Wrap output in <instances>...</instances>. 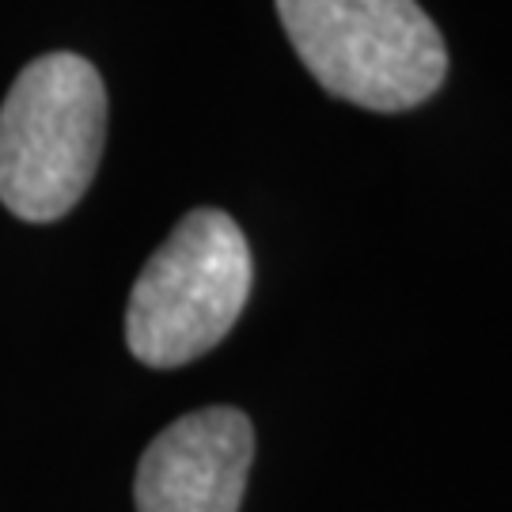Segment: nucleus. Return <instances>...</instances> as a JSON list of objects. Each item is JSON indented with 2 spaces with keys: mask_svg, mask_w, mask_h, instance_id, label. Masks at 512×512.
<instances>
[{
  "mask_svg": "<svg viewBox=\"0 0 512 512\" xmlns=\"http://www.w3.org/2000/svg\"><path fill=\"white\" fill-rule=\"evenodd\" d=\"M107 141V88L88 57H35L0 103V202L31 224L73 209Z\"/></svg>",
  "mask_w": 512,
  "mask_h": 512,
  "instance_id": "obj_1",
  "label": "nucleus"
},
{
  "mask_svg": "<svg viewBox=\"0 0 512 512\" xmlns=\"http://www.w3.org/2000/svg\"><path fill=\"white\" fill-rule=\"evenodd\" d=\"M277 16L319 88L353 107L414 110L448 76L444 35L418 0H277Z\"/></svg>",
  "mask_w": 512,
  "mask_h": 512,
  "instance_id": "obj_2",
  "label": "nucleus"
},
{
  "mask_svg": "<svg viewBox=\"0 0 512 512\" xmlns=\"http://www.w3.org/2000/svg\"><path fill=\"white\" fill-rule=\"evenodd\" d=\"M251 277V247L236 220L220 209L186 213L129 293V353L152 368L198 361L236 327Z\"/></svg>",
  "mask_w": 512,
  "mask_h": 512,
  "instance_id": "obj_3",
  "label": "nucleus"
},
{
  "mask_svg": "<svg viewBox=\"0 0 512 512\" xmlns=\"http://www.w3.org/2000/svg\"><path fill=\"white\" fill-rule=\"evenodd\" d=\"M255 459V429L232 406L171 421L137 467V512H239Z\"/></svg>",
  "mask_w": 512,
  "mask_h": 512,
  "instance_id": "obj_4",
  "label": "nucleus"
}]
</instances>
